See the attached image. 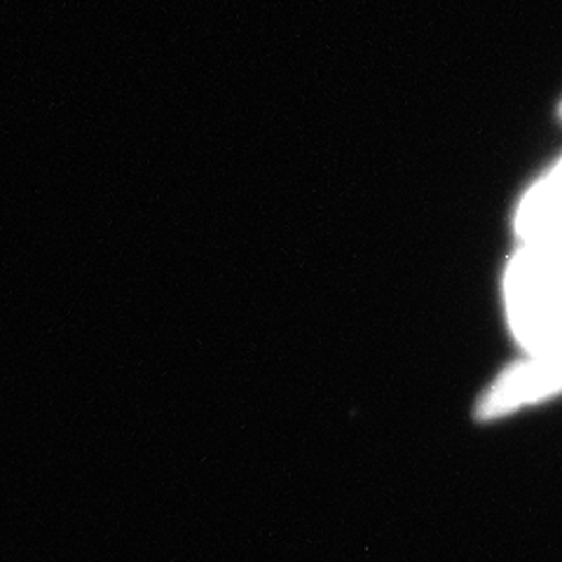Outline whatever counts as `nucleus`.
<instances>
[{
	"label": "nucleus",
	"mask_w": 562,
	"mask_h": 562,
	"mask_svg": "<svg viewBox=\"0 0 562 562\" xmlns=\"http://www.w3.org/2000/svg\"><path fill=\"white\" fill-rule=\"evenodd\" d=\"M502 307L520 355L562 359V246H516L502 274Z\"/></svg>",
	"instance_id": "obj_1"
},
{
	"label": "nucleus",
	"mask_w": 562,
	"mask_h": 562,
	"mask_svg": "<svg viewBox=\"0 0 562 562\" xmlns=\"http://www.w3.org/2000/svg\"><path fill=\"white\" fill-rule=\"evenodd\" d=\"M562 396V359L520 355L490 380L476 398L473 417L492 425Z\"/></svg>",
	"instance_id": "obj_2"
},
{
	"label": "nucleus",
	"mask_w": 562,
	"mask_h": 562,
	"mask_svg": "<svg viewBox=\"0 0 562 562\" xmlns=\"http://www.w3.org/2000/svg\"><path fill=\"white\" fill-rule=\"evenodd\" d=\"M560 115H562V105H560Z\"/></svg>",
	"instance_id": "obj_3"
}]
</instances>
